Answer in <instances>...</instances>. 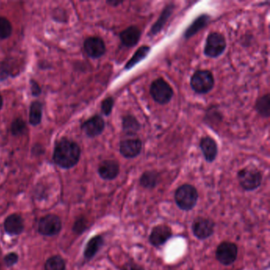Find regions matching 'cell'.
<instances>
[{
	"label": "cell",
	"mask_w": 270,
	"mask_h": 270,
	"mask_svg": "<svg viewBox=\"0 0 270 270\" xmlns=\"http://www.w3.org/2000/svg\"><path fill=\"white\" fill-rule=\"evenodd\" d=\"M140 35H141V32L139 31V29L135 26H131L121 33L120 37H121V42L125 46L131 48V47L135 46L139 42Z\"/></svg>",
	"instance_id": "2e32d148"
},
{
	"label": "cell",
	"mask_w": 270,
	"mask_h": 270,
	"mask_svg": "<svg viewBox=\"0 0 270 270\" xmlns=\"http://www.w3.org/2000/svg\"><path fill=\"white\" fill-rule=\"evenodd\" d=\"M12 31L10 21L4 17H0V39L8 38L12 34Z\"/></svg>",
	"instance_id": "4316f807"
},
{
	"label": "cell",
	"mask_w": 270,
	"mask_h": 270,
	"mask_svg": "<svg viewBox=\"0 0 270 270\" xmlns=\"http://www.w3.org/2000/svg\"><path fill=\"white\" fill-rule=\"evenodd\" d=\"M114 100L113 98L109 97L105 99L101 103V112L105 116H109L113 110Z\"/></svg>",
	"instance_id": "f1b7e54d"
},
{
	"label": "cell",
	"mask_w": 270,
	"mask_h": 270,
	"mask_svg": "<svg viewBox=\"0 0 270 270\" xmlns=\"http://www.w3.org/2000/svg\"><path fill=\"white\" fill-rule=\"evenodd\" d=\"M31 93L34 96H39L41 93V89L36 81L31 80Z\"/></svg>",
	"instance_id": "d6a6232c"
},
{
	"label": "cell",
	"mask_w": 270,
	"mask_h": 270,
	"mask_svg": "<svg viewBox=\"0 0 270 270\" xmlns=\"http://www.w3.org/2000/svg\"><path fill=\"white\" fill-rule=\"evenodd\" d=\"M119 173V164L114 160H105L99 166V173L102 179H115Z\"/></svg>",
	"instance_id": "5bb4252c"
},
{
	"label": "cell",
	"mask_w": 270,
	"mask_h": 270,
	"mask_svg": "<svg viewBox=\"0 0 270 270\" xmlns=\"http://www.w3.org/2000/svg\"><path fill=\"white\" fill-rule=\"evenodd\" d=\"M61 229V221L54 215L41 218L38 224V232L44 236H53L58 234Z\"/></svg>",
	"instance_id": "9c48e42d"
},
{
	"label": "cell",
	"mask_w": 270,
	"mask_h": 270,
	"mask_svg": "<svg viewBox=\"0 0 270 270\" xmlns=\"http://www.w3.org/2000/svg\"><path fill=\"white\" fill-rule=\"evenodd\" d=\"M122 1H115V0H112V1H107V3L109 5H112L113 6H117L119 4L122 3Z\"/></svg>",
	"instance_id": "836d02e7"
},
{
	"label": "cell",
	"mask_w": 270,
	"mask_h": 270,
	"mask_svg": "<svg viewBox=\"0 0 270 270\" xmlns=\"http://www.w3.org/2000/svg\"><path fill=\"white\" fill-rule=\"evenodd\" d=\"M150 50H151L150 47L147 46V45L139 48L135 52V54L133 55V57L130 59V61L127 63V65H125V70L129 71L130 69L133 68V67L138 65L140 61L144 60L147 57V55L149 54Z\"/></svg>",
	"instance_id": "7402d4cb"
},
{
	"label": "cell",
	"mask_w": 270,
	"mask_h": 270,
	"mask_svg": "<svg viewBox=\"0 0 270 270\" xmlns=\"http://www.w3.org/2000/svg\"><path fill=\"white\" fill-rule=\"evenodd\" d=\"M208 21H209V17L207 14H202L201 16L198 17L195 21H194L190 27L186 30L185 32L184 36L186 39H189L191 36L196 34L198 31H201L202 29L205 27L206 25L208 24Z\"/></svg>",
	"instance_id": "d6986e66"
},
{
	"label": "cell",
	"mask_w": 270,
	"mask_h": 270,
	"mask_svg": "<svg viewBox=\"0 0 270 270\" xmlns=\"http://www.w3.org/2000/svg\"><path fill=\"white\" fill-rule=\"evenodd\" d=\"M215 80L211 71L208 70H198L191 77L190 85L196 93L204 95L212 91Z\"/></svg>",
	"instance_id": "277c9868"
},
{
	"label": "cell",
	"mask_w": 270,
	"mask_h": 270,
	"mask_svg": "<svg viewBox=\"0 0 270 270\" xmlns=\"http://www.w3.org/2000/svg\"><path fill=\"white\" fill-rule=\"evenodd\" d=\"M172 235L171 228L165 224H160L151 230L149 236L150 243L155 247L163 246L171 238Z\"/></svg>",
	"instance_id": "8fae6325"
},
{
	"label": "cell",
	"mask_w": 270,
	"mask_h": 270,
	"mask_svg": "<svg viewBox=\"0 0 270 270\" xmlns=\"http://www.w3.org/2000/svg\"><path fill=\"white\" fill-rule=\"evenodd\" d=\"M150 93L156 102L165 105L169 102L173 98V91L164 79L160 78L151 83Z\"/></svg>",
	"instance_id": "5b68a950"
},
{
	"label": "cell",
	"mask_w": 270,
	"mask_h": 270,
	"mask_svg": "<svg viewBox=\"0 0 270 270\" xmlns=\"http://www.w3.org/2000/svg\"><path fill=\"white\" fill-rule=\"evenodd\" d=\"M257 112L260 115L264 117H270V96L269 94L262 96V98L258 99L256 102Z\"/></svg>",
	"instance_id": "d4e9b609"
},
{
	"label": "cell",
	"mask_w": 270,
	"mask_h": 270,
	"mask_svg": "<svg viewBox=\"0 0 270 270\" xmlns=\"http://www.w3.org/2000/svg\"><path fill=\"white\" fill-rule=\"evenodd\" d=\"M123 130L128 135H134L139 131L140 125L133 116H126L123 119Z\"/></svg>",
	"instance_id": "cb8c5ba5"
},
{
	"label": "cell",
	"mask_w": 270,
	"mask_h": 270,
	"mask_svg": "<svg viewBox=\"0 0 270 270\" xmlns=\"http://www.w3.org/2000/svg\"><path fill=\"white\" fill-rule=\"evenodd\" d=\"M80 155V147L76 143L62 139L55 147L53 160L60 168L69 169L78 164Z\"/></svg>",
	"instance_id": "6da1fadb"
},
{
	"label": "cell",
	"mask_w": 270,
	"mask_h": 270,
	"mask_svg": "<svg viewBox=\"0 0 270 270\" xmlns=\"http://www.w3.org/2000/svg\"><path fill=\"white\" fill-rule=\"evenodd\" d=\"M241 187L246 191H253L258 189L262 182V174L258 169L246 168L240 169L237 173Z\"/></svg>",
	"instance_id": "3957f363"
},
{
	"label": "cell",
	"mask_w": 270,
	"mask_h": 270,
	"mask_svg": "<svg viewBox=\"0 0 270 270\" xmlns=\"http://www.w3.org/2000/svg\"><path fill=\"white\" fill-rule=\"evenodd\" d=\"M121 270H144V269L141 266L136 264V263L130 262L124 265L123 267L121 268Z\"/></svg>",
	"instance_id": "1f68e13d"
},
{
	"label": "cell",
	"mask_w": 270,
	"mask_h": 270,
	"mask_svg": "<svg viewBox=\"0 0 270 270\" xmlns=\"http://www.w3.org/2000/svg\"><path fill=\"white\" fill-rule=\"evenodd\" d=\"M105 121L101 116L95 115L85 121L82 125V130L90 138L101 135L105 129Z\"/></svg>",
	"instance_id": "7c38bea8"
},
{
	"label": "cell",
	"mask_w": 270,
	"mask_h": 270,
	"mask_svg": "<svg viewBox=\"0 0 270 270\" xmlns=\"http://www.w3.org/2000/svg\"><path fill=\"white\" fill-rule=\"evenodd\" d=\"M43 105L40 101L33 102L30 109V123L34 126L38 125L42 118Z\"/></svg>",
	"instance_id": "603a6c76"
},
{
	"label": "cell",
	"mask_w": 270,
	"mask_h": 270,
	"mask_svg": "<svg viewBox=\"0 0 270 270\" xmlns=\"http://www.w3.org/2000/svg\"><path fill=\"white\" fill-rule=\"evenodd\" d=\"M4 228L6 233L10 235H19L24 228L23 220L21 216L14 214L8 216L5 220Z\"/></svg>",
	"instance_id": "e0dca14e"
},
{
	"label": "cell",
	"mask_w": 270,
	"mask_h": 270,
	"mask_svg": "<svg viewBox=\"0 0 270 270\" xmlns=\"http://www.w3.org/2000/svg\"><path fill=\"white\" fill-rule=\"evenodd\" d=\"M160 181V173L155 170L146 171L142 174L139 183L146 189H154L158 186Z\"/></svg>",
	"instance_id": "ffe728a7"
},
{
	"label": "cell",
	"mask_w": 270,
	"mask_h": 270,
	"mask_svg": "<svg viewBox=\"0 0 270 270\" xmlns=\"http://www.w3.org/2000/svg\"><path fill=\"white\" fill-rule=\"evenodd\" d=\"M27 130L25 121L21 118H17L11 124V133L14 135H22Z\"/></svg>",
	"instance_id": "83f0119b"
},
{
	"label": "cell",
	"mask_w": 270,
	"mask_h": 270,
	"mask_svg": "<svg viewBox=\"0 0 270 270\" xmlns=\"http://www.w3.org/2000/svg\"><path fill=\"white\" fill-rule=\"evenodd\" d=\"M18 260V257L16 254L14 253H10V254H7L6 257H5V263H6V266H14Z\"/></svg>",
	"instance_id": "4dcf8cb0"
},
{
	"label": "cell",
	"mask_w": 270,
	"mask_h": 270,
	"mask_svg": "<svg viewBox=\"0 0 270 270\" xmlns=\"http://www.w3.org/2000/svg\"><path fill=\"white\" fill-rule=\"evenodd\" d=\"M142 151V142L139 139H125L120 143V152L124 157L133 159L139 155Z\"/></svg>",
	"instance_id": "4fadbf2b"
},
{
	"label": "cell",
	"mask_w": 270,
	"mask_h": 270,
	"mask_svg": "<svg viewBox=\"0 0 270 270\" xmlns=\"http://www.w3.org/2000/svg\"><path fill=\"white\" fill-rule=\"evenodd\" d=\"M173 9H174V5L173 4H169L166 6L157 22H155V24L153 25V27L151 28V35L158 34L162 31V29L164 28L166 22H168V18L170 17L172 13H173Z\"/></svg>",
	"instance_id": "ac0fdd59"
},
{
	"label": "cell",
	"mask_w": 270,
	"mask_h": 270,
	"mask_svg": "<svg viewBox=\"0 0 270 270\" xmlns=\"http://www.w3.org/2000/svg\"><path fill=\"white\" fill-rule=\"evenodd\" d=\"M198 192L190 184H184L177 188L174 194V201L180 209L190 211L195 207L198 201Z\"/></svg>",
	"instance_id": "7a4b0ae2"
},
{
	"label": "cell",
	"mask_w": 270,
	"mask_h": 270,
	"mask_svg": "<svg viewBox=\"0 0 270 270\" xmlns=\"http://www.w3.org/2000/svg\"><path fill=\"white\" fill-rule=\"evenodd\" d=\"M226 47V40L224 36L219 33H212L206 40L204 54L207 57L216 58L224 53Z\"/></svg>",
	"instance_id": "8992f818"
},
{
	"label": "cell",
	"mask_w": 270,
	"mask_h": 270,
	"mask_svg": "<svg viewBox=\"0 0 270 270\" xmlns=\"http://www.w3.org/2000/svg\"><path fill=\"white\" fill-rule=\"evenodd\" d=\"M87 228V224L83 219L76 220L75 225H74V232L78 234H80L82 232H84L85 229Z\"/></svg>",
	"instance_id": "f546056e"
},
{
	"label": "cell",
	"mask_w": 270,
	"mask_h": 270,
	"mask_svg": "<svg viewBox=\"0 0 270 270\" xmlns=\"http://www.w3.org/2000/svg\"><path fill=\"white\" fill-rule=\"evenodd\" d=\"M238 256V246L231 242H223L216 249V257L218 262L224 266L233 264Z\"/></svg>",
	"instance_id": "52a82bcc"
},
{
	"label": "cell",
	"mask_w": 270,
	"mask_h": 270,
	"mask_svg": "<svg viewBox=\"0 0 270 270\" xmlns=\"http://www.w3.org/2000/svg\"><path fill=\"white\" fill-rule=\"evenodd\" d=\"M200 147L206 161L212 163L216 160L218 154V147L216 141L212 137L205 136L202 138L200 143Z\"/></svg>",
	"instance_id": "9a60e30c"
},
{
	"label": "cell",
	"mask_w": 270,
	"mask_h": 270,
	"mask_svg": "<svg viewBox=\"0 0 270 270\" xmlns=\"http://www.w3.org/2000/svg\"><path fill=\"white\" fill-rule=\"evenodd\" d=\"M84 50L91 58L97 59L105 54L106 48L105 42L99 36H91L85 40Z\"/></svg>",
	"instance_id": "30bf717a"
},
{
	"label": "cell",
	"mask_w": 270,
	"mask_h": 270,
	"mask_svg": "<svg viewBox=\"0 0 270 270\" xmlns=\"http://www.w3.org/2000/svg\"><path fill=\"white\" fill-rule=\"evenodd\" d=\"M44 270H65V261L61 257H52L45 263Z\"/></svg>",
	"instance_id": "484cf974"
},
{
	"label": "cell",
	"mask_w": 270,
	"mask_h": 270,
	"mask_svg": "<svg viewBox=\"0 0 270 270\" xmlns=\"http://www.w3.org/2000/svg\"><path fill=\"white\" fill-rule=\"evenodd\" d=\"M103 242H104V241H103V238H101V236H95L94 238H91L87 243L86 249H85V258L88 259V260L93 258L95 254H97L98 251L101 248Z\"/></svg>",
	"instance_id": "44dd1931"
},
{
	"label": "cell",
	"mask_w": 270,
	"mask_h": 270,
	"mask_svg": "<svg viewBox=\"0 0 270 270\" xmlns=\"http://www.w3.org/2000/svg\"><path fill=\"white\" fill-rule=\"evenodd\" d=\"M215 223L210 219L205 218H198L194 220L192 225L193 233L196 238L203 240L209 238L214 233Z\"/></svg>",
	"instance_id": "ba28073f"
},
{
	"label": "cell",
	"mask_w": 270,
	"mask_h": 270,
	"mask_svg": "<svg viewBox=\"0 0 270 270\" xmlns=\"http://www.w3.org/2000/svg\"><path fill=\"white\" fill-rule=\"evenodd\" d=\"M2 105H3V99H2V95H0V110L2 109Z\"/></svg>",
	"instance_id": "e575fe53"
}]
</instances>
